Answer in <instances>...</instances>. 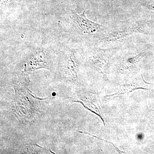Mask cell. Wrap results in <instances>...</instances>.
I'll use <instances>...</instances> for the list:
<instances>
[{
    "label": "cell",
    "mask_w": 154,
    "mask_h": 154,
    "mask_svg": "<svg viewBox=\"0 0 154 154\" xmlns=\"http://www.w3.org/2000/svg\"><path fill=\"white\" fill-rule=\"evenodd\" d=\"M29 82L15 85L16 113L20 119L28 122L40 114L41 102L45 99L33 96L29 88Z\"/></svg>",
    "instance_id": "cell-1"
},
{
    "label": "cell",
    "mask_w": 154,
    "mask_h": 154,
    "mask_svg": "<svg viewBox=\"0 0 154 154\" xmlns=\"http://www.w3.org/2000/svg\"><path fill=\"white\" fill-rule=\"evenodd\" d=\"M148 34L145 26L140 22H126L117 25L110 30L105 36L107 42H122L136 33Z\"/></svg>",
    "instance_id": "cell-2"
},
{
    "label": "cell",
    "mask_w": 154,
    "mask_h": 154,
    "mask_svg": "<svg viewBox=\"0 0 154 154\" xmlns=\"http://www.w3.org/2000/svg\"><path fill=\"white\" fill-rule=\"evenodd\" d=\"M85 10L80 14L73 12L71 16L72 19L78 24L84 33L88 34L94 33L103 27V25L89 20L85 14Z\"/></svg>",
    "instance_id": "cell-3"
},
{
    "label": "cell",
    "mask_w": 154,
    "mask_h": 154,
    "mask_svg": "<svg viewBox=\"0 0 154 154\" xmlns=\"http://www.w3.org/2000/svg\"><path fill=\"white\" fill-rule=\"evenodd\" d=\"M48 69L46 56L43 50H39L28 58L25 65L24 72H32L40 69Z\"/></svg>",
    "instance_id": "cell-4"
},
{
    "label": "cell",
    "mask_w": 154,
    "mask_h": 154,
    "mask_svg": "<svg viewBox=\"0 0 154 154\" xmlns=\"http://www.w3.org/2000/svg\"><path fill=\"white\" fill-rule=\"evenodd\" d=\"M64 75L67 80L70 81H75L78 77V68L74 55L72 54L66 60L64 68Z\"/></svg>",
    "instance_id": "cell-5"
},
{
    "label": "cell",
    "mask_w": 154,
    "mask_h": 154,
    "mask_svg": "<svg viewBox=\"0 0 154 154\" xmlns=\"http://www.w3.org/2000/svg\"><path fill=\"white\" fill-rule=\"evenodd\" d=\"M25 151L29 153H39L45 150V149L38 145L27 144L25 146Z\"/></svg>",
    "instance_id": "cell-6"
},
{
    "label": "cell",
    "mask_w": 154,
    "mask_h": 154,
    "mask_svg": "<svg viewBox=\"0 0 154 154\" xmlns=\"http://www.w3.org/2000/svg\"><path fill=\"white\" fill-rule=\"evenodd\" d=\"M147 8L149 9V10L154 11V2L147 4Z\"/></svg>",
    "instance_id": "cell-7"
}]
</instances>
